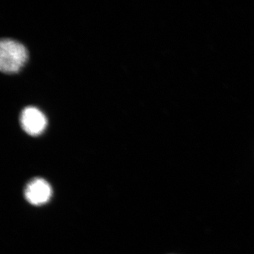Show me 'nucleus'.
Here are the masks:
<instances>
[{"instance_id":"obj_2","label":"nucleus","mask_w":254,"mask_h":254,"mask_svg":"<svg viewBox=\"0 0 254 254\" xmlns=\"http://www.w3.org/2000/svg\"><path fill=\"white\" fill-rule=\"evenodd\" d=\"M20 122L23 131L33 136L41 135L48 125L46 115L34 107H27L23 110Z\"/></svg>"},{"instance_id":"obj_3","label":"nucleus","mask_w":254,"mask_h":254,"mask_svg":"<svg viewBox=\"0 0 254 254\" xmlns=\"http://www.w3.org/2000/svg\"><path fill=\"white\" fill-rule=\"evenodd\" d=\"M24 195L32 205L45 204L51 198L52 188L49 183L43 179L35 178L26 185Z\"/></svg>"},{"instance_id":"obj_1","label":"nucleus","mask_w":254,"mask_h":254,"mask_svg":"<svg viewBox=\"0 0 254 254\" xmlns=\"http://www.w3.org/2000/svg\"><path fill=\"white\" fill-rule=\"evenodd\" d=\"M28 54L25 46L11 39L0 43V68L5 73H17L27 62Z\"/></svg>"}]
</instances>
